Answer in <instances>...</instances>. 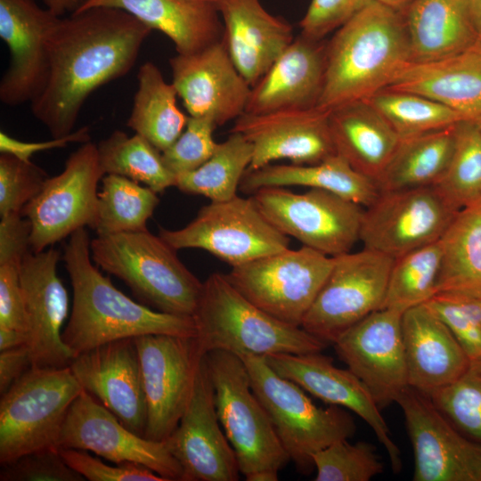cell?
I'll return each mask as SVG.
<instances>
[{"label":"cell","instance_id":"obj_59","mask_svg":"<svg viewBox=\"0 0 481 481\" xmlns=\"http://www.w3.org/2000/svg\"><path fill=\"white\" fill-rule=\"evenodd\" d=\"M479 130L481 131V114L473 119Z\"/></svg>","mask_w":481,"mask_h":481},{"label":"cell","instance_id":"obj_25","mask_svg":"<svg viewBox=\"0 0 481 481\" xmlns=\"http://www.w3.org/2000/svg\"><path fill=\"white\" fill-rule=\"evenodd\" d=\"M69 368L83 390L97 398L126 428L143 436L146 402L134 338L83 352Z\"/></svg>","mask_w":481,"mask_h":481},{"label":"cell","instance_id":"obj_24","mask_svg":"<svg viewBox=\"0 0 481 481\" xmlns=\"http://www.w3.org/2000/svg\"><path fill=\"white\" fill-rule=\"evenodd\" d=\"M268 364L281 377L331 405L349 409L363 419L385 447L392 469H402L401 452L390 436L380 409L363 381L349 369H340L321 352L276 354L266 356Z\"/></svg>","mask_w":481,"mask_h":481},{"label":"cell","instance_id":"obj_38","mask_svg":"<svg viewBox=\"0 0 481 481\" xmlns=\"http://www.w3.org/2000/svg\"><path fill=\"white\" fill-rule=\"evenodd\" d=\"M97 149L104 175L125 176L157 193L175 186V175L165 165L161 151L138 134L128 136L116 130Z\"/></svg>","mask_w":481,"mask_h":481},{"label":"cell","instance_id":"obj_16","mask_svg":"<svg viewBox=\"0 0 481 481\" xmlns=\"http://www.w3.org/2000/svg\"><path fill=\"white\" fill-rule=\"evenodd\" d=\"M57 449L92 452L113 463L142 464L167 481H183V469L165 441H153L135 433L85 390L69 409Z\"/></svg>","mask_w":481,"mask_h":481},{"label":"cell","instance_id":"obj_49","mask_svg":"<svg viewBox=\"0 0 481 481\" xmlns=\"http://www.w3.org/2000/svg\"><path fill=\"white\" fill-rule=\"evenodd\" d=\"M66 463L90 481H167L148 467L132 463L106 464L86 451L59 450Z\"/></svg>","mask_w":481,"mask_h":481},{"label":"cell","instance_id":"obj_26","mask_svg":"<svg viewBox=\"0 0 481 481\" xmlns=\"http://www.w3.org/2000/svg\"><path fill=\"white\" fill-rule=\"evenodd\" d=\"M216 6L230 57L252 87L294 40L293 29L259 0H218Z\"/></svg>","mask_w":481,"mask_h":481},{"label":"cell","instance_id":"obj_56","mask_svg":"<svg viewBox=\"0 0 481 481\" xmlns=\"http://www.w3.org/2000/svg\"><path fill=\"white\" fill-rule=\"evenodd\" d=\"M46 8L61 17L67 12H77L87 0H43Z\"/></svg>","mask_w":481,"mask_h":481},{"label":"cell","instance_id":"obj_13","mask_svg":"<svg viewBox=\"0 0 481 481\" xmlns=\"http://www.w3.org/2000/svg\"><path fill=\"white\" fill-rule=\"evenodd\" d=\"M393 263V258L364 248L334 257L332 270L301 327L333 344L348 328L381 309Z\"/></svg>","mask_w":481,"mask_h":481},{"label":"cell","instance_id":"obj_10","mask_svg":"<svg viewBox=\"0 0 481 481\" xmlns=\"http://www.w3.org/2000/svg\"><path fill=\"white\" fill-rule=\"evenodd\" d=\"M333 265L334 257L302 246L233 266L226 276L253 304L283 322L301 327Z\"/></svg>","mask_w":481,"mask_h":481},{"label":"cell","instance_id":"obj_6","mask_svg":"<svg viewBox=\"0 0 481 481\" xmlns=\"http://www.w3.org/2000/svg\"><path fill=\"white\" fill-rule=\"evenodd\" d=\"M224 432L248 481H276L290 458L264 405L254 393L243 360L230 352L205 355Z\"/></svg>","mask_w":481,"mask_h":481},{"label":"cell","instance_id":"obj_44","mask_svg":"<svg viewBox=\"0 0 481 481\" xmlns=\"http://www.w3.org/2000/svg\"><path fill=\"white\" fill-rule=\"evenodd\" d=\"M315 481H369L383 471L375 446L338 440L313 455Z\"/></svg>","mask_w":481,"mask_h":481},{"label":"cell","instance_id":"obj_40","mask_svg":"<svg viewBox=\"0 0 481 481\" xmlns=\"http://www.w3.org/2000/svg\"><path fill=\"white\" fill-rule=\"evenodd\" d=\"M441 265L439 240L394 259L381 309L401 314L436 294Z\"/></svg>","mask_w":481,"mask_h":481},{"label":"cell","instance_id":"obj_8","mask_svg":"<svg viewBox=\"0 0 481 481\" xmlns=\"http://www.w3.org/2000/svg\"><path fill=\"white\" fill-rule=\"evenodd\" d=\"M69 366H31L0 400V463L56 448L69 409L82 391Z\"/></svg>","mask_w":481,"mask_h":481},{"label":"cell","instance_id":"obj_52","mask_svg":"<svg viewBox=\"0 0 481 481\" xmlns=\"http://www.w3.org/2000/svg\"><path fill=\"white\" fill-rule=\"evenodd\" d=\"M31 224L21 213L1 216L0 265L20 266L30 249Z\"/></svg>","mask_w":481,"mask_h":481},{"label":"cell","instance_id":"obj_2","mask_svg":"<svg viewBox=\"0 0 481 481\" xmlns=\"http://www.w3.org/2000/svg\"><path fill=\"white\" fill-rule=\"evenodd\" d=\"M86 228L73 232L63 260L73 301L61 340L74 358L102 345L151 334L195 337L192 316L152 310L118 289L93 263Z\"/></svg>","mask_w":481,"mask_h":481},{"label":"cell","instance_id":"obj_7","mask_svg":"<svg viewBox=\"0 0 481 481\" xmlns=\"http://www.w3.org/2000/svg\"><path fill=\"white\" fill-rule=\"evenodd\" d=\"M252 389L266 410L276 433L299 471L314 468L313 455L341 439L353 436V417L342 407H319L293 381L279 375L265 356L240 357Z\"/></svg>","mask_w":481,"mask_h":481},{"label":"cell","instance_id":"obj_42","mask_svg":"<svg viewBox=\"0 0 481 481\" xmlns=\"http://www.w3.org/2000/svg\"><path fill=\"white\" fill-rule=\"evenodd\" d=\"M436 186L458 209L481 200V131L473 119L455 125L452 155Z\"/></svg>","mask_w":481,"mask_h":481},{"label":"cell","instance_id":"obj_21","mask_svg":"<svg viewBox=\"0 0 481 481\" xmlns=\"http://www.w3.org/2000/svg\"><path fill=\"white\" fill-rule=\"evenodd\" d=\"M172 83L191 117L217 126L245 113L251 86L232 61L224 39L169 60Z\"/></svg>","mask_w":481,"mask_h":481},{"label":"cell","instance_id":"obj_3","mask_svg":"<svg viewBox=\"0 0 481 481\" xmlns=\"http://www.w3.org/2000/svg\"><path fill=\"white\" fill-rule=\"evenodd\" d=\"M411 61L404 12L376 0L326 43L324 81L316 107L331 110L387 88Z\"/></svg>","mask_w":481,"mask_h":481},{"label":"cell","instance_id":"obj_1","mask_svg":"<svg viewBox=\"0 0 481 481\" xmlns=\"http://www.w3.org/2000/svg\"><path fill=\"white\" fill-rule=\"evenodd\" d=\"M151 29L130 13L93 7L60 18L49 43L45 87L31 112L52 138L69 135L88 96L127 74Z\"/></svg>","mask_w":481,"mask_h":481},{"label":"cell","instance_id":"obj_43","mask_svg":"<svg viewBox=\"0 0 481 481\" xmlns=\"http://www.w3.org/2000/svg\"><path fill=\"white\" fill-rule=\"evenodd\" d=\"M429 397L461 432L481 443V356L470 359L453 382Z\"/></svg>","mask_w":481,"mask_h":481},{"label":"cell","instance_id":"obj_31","mask_svg":"<svg viewBox=\"0 0 481 481\" xmlns=\"http://www.w3.org/2000/svg\"><path fill=\"white\" fill-rule=\"evenodd\" d=\"M330 128L336 152L375 183L401 140L367 101L350 102L330 110Z\"/></svg>","mask_w":481,"mask_h":481},{"label":"cell","instance_id":"obj_4","mask_svg":"<svg viewBox=\"0 0 481 481\" xmlns=\"http://www.w3.org/2000/svg\"><path fill=\"white\" fill-rule=\"evenodd\" d=\"M202 354L214 350L247 355L318 353L327 346L302 327L283 322L242 295L226 274L214 273L203 282L192 315Z\"/></svg>","mask_w":481,"mask_h":481},{"label":"cell","instance_id":"obj_55","mask_svg":"<svg viewBox=\"0 0 481 481\" xmlns=\"http://www.w3.org/2000/svg\"><path fill=\"white\" fill-rule=\"evenodd\" d=\"M28 344V336L25 332L0 327V351Z\"/></svg>","mask_w":481,"mask_h":481},{"label":"cell","instance_id":"obj_18","mask_svg":"<svg viewBox=\"0 0 481 481\" xmlns=\"http://www.w3.org/2000/svg\"><path fill=\"white\" fill-rule=\"evenodd\" d=\"M403 314L379 309L334 341L338 357L367 387L381 410L409 387L402 335Z\"/></svg>","mask_w":481,"mask_h":481},{"label":"cell","instance_id":"obj_36","mask_svg":"<svg viewBox=\"0 0 481 481\" xmlns=\"http://www.w3.org/2000/svg\"><path fill=\"white\" fill-rule=\"evenodd\" d=\"M455 125L401 138L386 169L376 181L379 192L436 185L451 158Z\"/></svg>","mask_w":481,"mask_h":481},{"label":"cell","instance_id":"obj_35","mask_svg":"<svg viewBox=\"0 0 481 481\" xmlns=\"http://www.w3.org/2000/svg\"><path fill=\"white\" fill-rule=\"evenodd\" d=\"M137 90L126 126L163 152L184 130L188 118L178 108L173 83H167L152 62L137 73Z\"/></svg>","mask_w":481,"mask_h":481},{"label":"cell","instance_id":"obj_28","mask_svg":"<svg viewBox=\"0 0 481 481\" xmlns=\"http://www.w3.org/2000/svg\"><path fill=\"white\" fill-rule=\"evenodd\" d=\"M409 386L430 396L453 382L469 358L444 322L426 305L402 315Z\"/></svg>","mask_w":481,"mask_h":481},{"label":"cell","instance_id":"obj_53","mask_svg":"<svg viewBox=\"0 0 481 481\" xmlns=\"http://www.w3.org/2000/svg\"><path fill=\"white\" fill-rule=\"evenodd\" d=\"M89 141L90 132L88 126L80 127L63 137L41 142L21 141L1 131L0 151L1 153L12 154L25 161H31V157L37 152L63 148L73 143H85Z\"/></svg>","mask_w":481,"mask_h":481},{"label":"cell","instance_id":"obj_39","mask_svg":"<svg viewBox=\"0 0 481 481\" xmlns=\"http://www.w3.org/2000/svg\"><path fill=\"white\" fill-rule=\"evenodd\" d=\"M98 192L97 235L147 230L146 224L157 208V192L125 176L108 174Z\"/></svg>","mask_w":481,"mask_h":481},{"label":"cell","instance_id":"obj_22","mask_svg":"<svg viewBox=\"0 0 481 481\" xmlns=\"http://www.w3.org/2000/svg\"><path fill=\"white\" fill-rule=\"evenodd\" d=\"M231 132L240 133L252 145L248 170L288 159L312 165L336 154L330 128V110L317 107L253 114L234 120Z\"/></svg>","mask_w":481,"mask_h":481},{"label":"cell","instance_id":"obj_23","mask_svg":"<svg viewBox=\"0 0 481 481\" xmlns=\"http://www.w3.org/2000/svg\"><path fill=\"white\" fill-rule=\"evenodd\" d=\"M59 252L50 247L29 251L20 265L26 315L28 347L32 366L64 368L74 356L61 340L69 314V295L57 274Z\"/></svg>","mask_w":481,"mask_h":481},{"label":"cell","instance_id":"obj_19","mask_svg":"<svg viewBox=\"0 0 481 481\" xmlns=\"http://www.w3.org/2000/svg\"><path fill=\"white\" fill-rule=\"evenodd\" d=\"M183 469V481H236L240 469L217 416L205 355L190 401L165 441Z\"/></svg>","mask_w":481,"mask_h":481},{"label":"cell","instance_id":"obj_47","mask_svg":"<svg viewBox=\"0 0 481 481\" xmlns=\"http://www.w3.org/2000/svg\"><path fill=\"white\" fill-rule=\"evenodd\" d=\"M216 127L208 118H188L177 140L161 152L165 165L175 177L198 168L211 157L218 144L213 136Z\"/></svg>","mask_w":481,"mask_h":481},{"label":"cell","instance_id":"obj_58","mask_svg":"<svg viewBox=\"0 0 481 481\" xmlns=\"http://www.w3.org/2000/svg\"><path fill=\"white\" fill-rule=\"evenodd\" d=\"M398 11L404 12L412 0H376Z\"/></svg>","mask_w":481,"mask_h":481},{"label":"cell","instance_id":"obj_11","mask_svg":"<svg viewBox=\"0 0 481 481\" xmlns=\"http://www.w3.org/2000/svg\"><path fill=\"white\" fill-rule=\"evenodd\" d=\"M265 216L282 233L330 257L350 252L360 240L363 207L328 191L297 193L265 187L252 194Z\"/></svg>","mask_w":481,"mask_h":481},{"label":"cell","instance_id":"obj_48","mask_svg":"<svg viewBox=\"0 0 481 481\" xmlns=\"http://www.w3.org/2000/svg\"><path fill=\"white\" fill-rule=\"evenodd\" d=\"M1 481H84L85 478L70 468L60 451L48 448L23 455L4 465Z\"/></svg>","mask_w":481,"mask_h":481},{"label":"cell","instance_id":"obj_45","mask_svg":"<svg viewBox=\"0 0 481 481\" xmlns=\"http://www.w3.org/2000/svg\"><path fill=\"white\" fill-rule=\"evenodd\" d=\"M425 304L448 327L469 359L481 356V298L440 293Z\"/></svg>","mask_w":481,"mask_h":481},{"label":"cell","instance_id":"obj_50","mask_svg":"<svg viewBox=\"0 0 481 481\" xmlns=\"http://www.w3.org/2000/svg\"><path fill=\"white\" fill-rule=\"evenodd\" d=\"M371 0H311L299 22L301 35L322 40L338 29Z\"/></svg>","mask_w":481,"mask_h":481},{"label":"cell","instance_id":"obj_37","mask_svg":"<svg viewBox=\"0 0 481 481\" xmlns=\"http://www.w3.org/2000/svg\"><path fill=\"white\" fill-rule=\"evenodd\" d=\"M251 143L238 132L218 143L211 157L198 168L175 177V186L183 192L202 195L210 201L237 196V191L252 160Z\"/></svg>","mask_w":481,"mask_h":481},{"label":"cell","instance_id":"obj_5","mask_svg":"<svg viewBox=\"0 0 481 481\" xmlns=\"http://www.w3.org/2000/svg\"><path fill=\"white\" fill-rule=\"evenodd\" d=\"M94 263L122 280L158 311L192 316L203 282L159 234L147 230L97 235L90 242Z\"/></svg>","mask_w":481,"mask_h":481},{"label":"cell","instance_id":"obj_12","mask_svg":"<svg viewBox=\"0 0 481 481\" xmlns=\"http://www.w3.org/2000/svg\"><path fill=\"white\" fill-rule=\"evenodd\" d=\"M104 175L97 145L89 141L69 155L60 174L47 177L21 211L31 224V251H44L86 226L94 228L97 187Z\"/></svg>","mask_w":481,"mask_h":481},{"label":"cell","instance_id":"obj_33","mask_svg":"<svg viewBox=\"0 0 481 481\" xmlns=\"http://www.w3.org/2000/svg\"><path fill=\"white\" fill-rule=\"evenodd\" d=\"M404 12L411 61L444 59L477 40L465 0H412Z\"/></svg>","mask_w":481,"mask_h":481},{"label":"cell","instance_id":"obj_15","mask_svg":"<svg viewBox=\"0 0 481 481\" xmlns=\"http://www.w3.org/2000/svg\"><path fill=\"white\" fill-rule=\"evenodd\" d=\"M146 402L143 436L163 442L176 428L204 357L194 337L151 334L135 338Z\"/></svg>","mask_w":481,"mask_h":481},{"label":"cell","instance_id":"obj_34","mask_svg":"<svg viewBox=\"0 0 481 481\" xmlns=\"http://www.w3.org/2000/svg\"><path fill=\"white\" fill-rule=\"evenodd\" d=\"M439 244L436 294L481 298V200L458 211Z\"/></svg>","mask_w":481,"mask_h":481},{"label":"cell","instance_id":"obj_27","mask_svg":"<svg viewBox=\"0 0 481 481\" xmlns=\"http://www.w3.org/2000/svg\"><path fill=\"white\" fill-rule=\"evenodd\" d=\"M326 64V44L301 34L251 87L247 113L316 107Z\"/></svg>","mask_w":481,"mask_h":481},{"label":"cell","instance_id":"obj_30","mask_svg":"<svg viewBox=\"0 0 481 481\" xmlns=\"http://www.w3.org/2000/svg\"><path fill=\"white\" fill-rule=\"evenodd\" d=\"M93 7L123 10L165 34L177 53L189 54L223 39L215 3L202 0H87L77 12Z\"/></svg>","mask_w":481,"mask_h":481},{"label":"cell","instance_id":"obj_51","mask_svg":"<svg viewBox=\"0 0 481 481\" xmlns=\"http://www.w3.org/2000/svg\"><path fill=\"white\" fill-rule=\"evenodd\" d=\"M0 327L27 334L25 301L18 265H0Z\"/></svg>","mask_w":481,"mask_h":481},{"label":"cell","instance_id":"obj_61","mask_svg":"<svg viewBox=\"0 0 481 481\" xmlns=\"http://www.w3.org/2000/svg\"><path fill=\"white\" fill-rule=\"evenodd\" d=\"M189 1H191V0H189Z\"/></svg>","mask_w":481,"mask_h":481},{"label":"cell","instance_id":"obj_14","mask_svg":"<svg viewBox=\"0 0 481 481\" xmlns=\"http://www.w3.org/2000/svg\"><path fill=\"white\" fill-rule=\"evenodd\" d=\"M460 209L436 185L379 192L363 208V248L393 259L438 241Z\"/></svg>","mask_w":481,"mask_h":481},{"label":"cell","instance_id":"obj_57","mask_svg":"<svg viewBox=\"0 0 481 481\" xmlns=\"http://www.w3.org/2000/svg\"><path fill=\"white\" fill-rule=\"evenodd\" d=\"M467 13L478 41L481 42V0H465Z\"/></svg>","mask_w":481,"mask_h":481},{"label":"cell","instance_id":"obj_46","mask_svg":"<svg viewBox=\"0 0 481 481\" xmlns=\"http://www.w3.org/2000/svg\"><path fill=\"white\" fill-rule=\"evenodd\" d=\"M47 175L31 161L0 155V216L21 213L42 190Z\"/></svg>","mask_w":481,"mask_h":481},{"label":"cell","instance_id":"obj_32","mask_svg":"<svg viewBox=\"0 0 481 481\" xmlns=\"http://www.w3.org/2000/svg\"><path fill=\"white\" fill-rule=\"evenodd\" d=\"M305 186L330 192L366 208L378 197L376 183L336 153L312 165L268 164L247 170L240 190L253 194L265 187Z\"/></svg>","mask_w":481,"mask_h":481},{"label":"cell","instance_id":"obj_17","mask_svg":"<svg viewBox=\"0 0 481 481\" xmlns=\"http://www.w3.org/2000/svg\"><path fill=\"white\" fill-rule=\"evenodd\" d=\"M396 404L413 449V481H481V443L465 436L429 396L411 387Z\"/></svg>","mask_w":481,"mask_h":481},{"label":"cell","instance_id":"obj_60","mask_svg":"<svg viewBox=\"0 0 481 481\" xmlns=\"http://www.w3.org/2000/svg\"><path fill=\"white\" fill-rule=\"evenodd\" d=\"M202 1H206V2H210V3H216L218 0H202Z\"/></svg>","mask_w":481,"mask_h":481},{"label":"cell","instance_id":"obj_54","mask_svg":"<svg viewBox=\"0 0 481 481\" xmlns=\"http://www.w3.org/2000/svg\"><path fill=\"white\" fill-rule=\"evenodd\" d=\"M27 345L0 351V393L4 394L30 367Z\"/></svg>","mask_w":481,"mask_h":481},{"label":"cell","instance_id":"obj_20","mask_svg":"<svg viewBox=\"0 0 481 481\" xmlns=\"http://www.w3.org/2000/svg\"><path fill=\"white\" fill-rule=\"evenodd\" d=\"M60 18L35 0H0V37L10 54L0 82L4 104L30 103L45 87L50 37Z\"/></svg>","mask_w":481,"mask_h":481},{"label":"cell","instance_id":"obj_41","mask_svg":"<svg viewBox=\"0 0 481 481\" xmlns=\"http://www.w3.org/2000/svg\"><path fill=\"white\" fill-rule=\"evenodd\" d=\"M400 138L445 128L466 120L457 111L423 95L385 88L365 100Z\"/></svg>","mask_w":481,"mask_h":481},{"label":"cell","instance_id":"obj_29","mask_svg":"<svg viewBox=\"0 0 481 481\" xmlns=\"http://www.w3.org/2000/svg\"><path fill=\"white\" fill-rule=\"evenodd\" d=\"M387 88L423 95L475 119L481 114V42L444 59L409 61Z\"/></svg>","mask_w":481,"mask_h":481},{"label":"cell","instance_id":"obj_9","mask_svg":"<svg viewBox=\"0 0 481 481\" xmlns=\"http://www.w3.org/2000/svg\"><path fill=\"white\" fill-rule=\"evenodd\" d=\"M159 235L175 250L199 249L232 267L289 248V237L261 212L254 198L239 195L210 201L181 229L159 227Z\"/></svg>","mask_w":481,"mask_h":481}]
</instances>
